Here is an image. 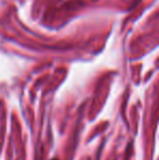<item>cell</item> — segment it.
I'll list each match as a JSON object with an SVG mask.
<instances>
[{"mask_svg": "<svg viewBox=\"0 0 159 160\" xmlns=\"http://www.w3.org/2000/svg\"><path fill=\"white\" fill-rule=\"evenodd\" d=\"M52 160H57V159H52Z\"/></svg>", "mask_w": 159, "mask_h": 160, "instance_id": "obj_1", "label": "cell"}]
</instances>
